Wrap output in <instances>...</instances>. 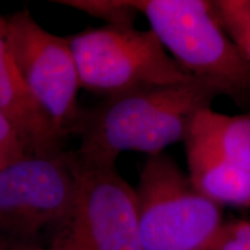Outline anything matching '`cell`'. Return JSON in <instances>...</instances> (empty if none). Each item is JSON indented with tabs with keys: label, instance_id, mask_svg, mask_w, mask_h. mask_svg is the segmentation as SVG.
I'll return each mask as SVG.
<instances>
[{
	"label": "cell",
	"instance_id": "cell-1",
	"mask_svg": "<svg viewBox=\"0 0 250 250\" xmlns=\"http://www.w3.org/2000/svg\"><path fill=\"white\" fill-rule=\"evenodd\" d=\"M221 89L210 81L190 77L169 85L152 86L107 96L94 108L81 110L74 134L80 160L116 165L123 152L148 156L184 142L193 118L211 108Z\"/></svg>",
	"mask_w": 250,
	"mask_h": 250
},
{
	"label": "cell",
	"instance_id": "cell-2",
	"mask_svg": "<svg viewBox=\"0 0 250 250\" xmlns=\"http://www.w3.org/2000/svg\"><path fill=\"white\" fill-rule=\"evenodd\" d=\"M132 4L184 71L217 85L240 107L250 104V61L215 18L211 1L134 0Z\"/></svg>",
	"mask_w": 250,
	"mask_h": 250
},
{
	"label": "cell",
	"instance_id": "cell-3",
	"mask_svg": "<svg viewBox=\"0 0 250 250\" xmlns=\"http://www.w3.org/2000/svg\"><path fill=\"white\" fill-rule=\"evenodd\" d=\"M144 250H211L221 226V206L190 182L169 155L146 159L136 188Z\"/></svg>",
	"mask_w": 250,
	"mask_h": 250
},
{
	"label": "cell",
	"instance_id": "cell-4",
	"mask_svg": "<svg viewBox=\"0 0 250 250\" xmlns=\"http://www.w3.org/2000/svg\"><path fill=\"white\" fill-rule=\"evenodd\" d=\"M81 88L107 96L192 77L168 54L151 29L90 28L67 37Z\"/></svg>",
	"mask_w": 250,
	"mask_h": 250
},
{
	"label": "cell",
	"instance_id": "cell-5",
	"mask_svg": "<svg viewBox=\"0 0 250 250\" xmlns=\"http://www.w3.org/2000/svg\"><path fill=\"white\" fill-rule=\"evenodd\" d=\"M72 153L76 195L50 250H144L136 189L116 165L80 160Z\"/></svg>",
	"mask_w": 250,
	"mask_h": 250
},
{
	"label": "cell",
	"instance_id": "cell-6",
	"mask_svg": "<svg viewBox=\"0 0 250 250\" xmlns=\"http://www.w3.org/2000/svg\"><path fill=\"white\" fill-rule=\"evenodd\" d=\"M7 45L34 104L61 144L74 133L80 80L67 37L45 30L28 9L6 19Z\"/></svg>",
	"mask_w": 250,
	"mask_h": 250
},
{
	"label": "cell",
	"instance_id": "cell-7",
	"mask_svg": "<svg viewBox=\"0 0 250 250\" xmlns=\"http://www.w3.org/2000/svg\"><path fill=\"white\" fill-rule=\"evenodd\" d=\"M76 195L72 153L24 154L0 168V235L31 240L59 227Z\"/></svg>",
	"mask_w": 250,
	"mask_h": 250
},
{
	"label": "cell",
	"instance_id": "cell-8",
	"mask_svg": "<svg viewBox=\"0 0 250 250\" xmlns=\"http://www.w3.org/2000/svg\"><path fill=\"white\" fill-rule=\"evenodd\" d=\"M0 112L11 122L28 154L62 152L48 124L34 104L7 45L6 19L0 15Z\"/></svg>",
	"mask_w": 250,
	"mask_h": 250
},
{
	"label": "cell",
	"instance_id": "cell-9",
	"mask_svg": "<svg viewBox=\"0 0 250 250\" xmlns=\"http://www.w3.org/2000/svg\"><path fill=\"white\" fill-rule=\"evenodd\" d=\"M188 176L198 192L219 206L250 208V171L232 164L208 144L188 132Z\"/></svg>",
	"mask_w": 250,
	"mask_h": 250
},
{
	"label": "cell",
	"instance_id": "cell-10",
	"mask_svg": "<svg viewBox=\"0 0 250 250\" xmlns=\"http://www.w3.org/2000/svg\"><path fill=\"white\" fill-rule=\"evenodd\" d=\"M189 133L204 140L226 160L250 171V112L229 116L212 107L205 108L193 118Z\"/></svg>",
	"mask_w": 250,
	"mask_h": 250
},
{
	"label": "cell",
	"instance_id": "cell-11",
	"mask_svg": "<svg viewBox=\"0 0 250 250\" xmlns=\"http://www.w3.org/2000/svg\"><path fill=\"white\" fill-rule=\"evenodd\" d=\"M215 18L250 61V0L211 1Z\"/></svg>",
	"mask_w": 250,
	"mask_h": 250
},
{
	"label": "cell",
	"instance_id": "cell-12",
	"mask_svg": "<svg viewBox=\"0 0 250 250\" xmlns=\"http://www.w3.org/2000/svg\"><path fill=\"white\" fill-rule=\"evenodd\" d=\"M56 2L102 19L110 26H133L138 14L132 1L129 0H59Z\"/></svg>",
	"mask_w": 250,
	"mask_h": 250
},
{
	"label": "cell",
	"instance_id": "cell-13",
	"mask_svg": "<svg viewBox=\"0 0 250 250\" xmlns=\"http://www.w3.org/2000/svg\"><path fill=\"white\" fill-rule=\"evenodd\" d=\"M211 250H250V221L236 219L224 223Z\"/></svg>",
	"mask_w": 250,
	"mask_h": 250
},
{
	"label": "cell",
	"instance_id": "cell-14",
	"mask_svg": "<svg viewBox=\"0 0 250 250\" xmlns=\"http://www.w3.org/2000/svg\"><path fill=\"white\" fill-rule=\"evenodd\" d=\"M24 154L28 151L23 142L11 122L0 112V168Z\"/></svg>",
	"mask_w": 250,
	"mask_h": 250
},
{
	"label": "cell",
	"instance_id": "cell-15",
	"mask_svg": "<svg viewBox=\"0 0 250 250\" xmlns=\"http://www.w3.org/2000/svg\"><path fill=\"white\" fill-rule=\"evenodd\" d=\"M0 250H50L48 247L36 245L33 240H21L0 235Z\"/></svg>",
	"mask_w": 250,
	"mask_h": 250
}]
</instances>
